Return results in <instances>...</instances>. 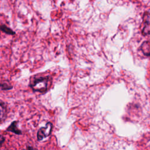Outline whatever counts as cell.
<instances>
[{
    "label": "cell",
    "mask_w": 150,
    "mask_h": 150,
    "mask_svg": "<svg viewBox=\"0 0 150 150\" xmlns=\"http://www.w3.org/2000/svg\"><path fill=\"white\" fill-rule=\"evenodd\" d=\"M50 79L48 76L31 77L29 86L34 91L44 93L47 91L50 83Z\"/></svg>",
    "instance_id": "obj_1"
},
{
    "label": "cell",
    "mask_w": 150,
    "mask_h": 150,
    "mask_svg": "<svg viewBox=\"0 0 150 150\" xmlns=\"http://www.w3.org/2000/svg\"><path fill=\"white\" fill-rule=\"evenodd\" d=\"M17 121H13L11 125L7 128L6 131H10L12 132L15 134L17 135H21L22 134V131L17 127Z\"/></svg>",
    "instance_id": "obj_3"
},
{
    "label": "cell",
    "mask_w": 150,
    "mask_h": 150,
    "mask_svg": "<svg viewBox=\"0 0 150 150\" xmlns=\"http://www.w3.org/2000/svg\"><path fill=\"white\" fill-rule=\"evenodd\" d=\"M142 34L144 35L150 34V23H145V25L142 29Z\"/></svg>",
    "instance_id": "obj_6"
},
{
    "label": "cell",
    "mask_w": 150,
    "mask_h": 150,
    "mask_svg": "<svg viewBox=\"0 0 150 150\" xmlns=\"http://www.w3.org/2000/svg\"><path fill=\"white\" fill-rule=\"evenodd\" d=\"M141 49L142 52L148 55L150 54V43L149 42H145L141 46Z\"/></svg>",
    "instance_id": "obj_4"
},
{
    "label": "cell",
    "mask_w": 150,
    "mask_h": 150,
    "mask_svg": "<svg viewBox=\"0 0 150 150\" xmlns=\"http://www.w3.org/2000/svg\"><path fill=\"white\" fill-rule=\"evenodd\" d=\"M53 125L51 122L46 123V125L43 127L40 128L37 132V139L38 141H41L43 138L49 136L52 130Z\"/></svg>",
    "instance_id": "obj_2"
},
{
    "label": "cell",
    "mask_w": 150,
    "mask_h": 150,
    "mask_svg": "<svg viewBox=\"0 0 150 150\" xmlns=\"http://www.w3.org/2000/svg\"><path fill=\"white\" fill-rule=\"evenodd\" d=\"M0 29L2 30V31L5 32V33H8V34H11V35H13L15 33V32H13L11 29H9L8 28H7L6 26L5 25H3V26H0Z\"/></svg>",
    "instance_id": "obj_7"
},
{
    "label": "cell",
    "mask_w": 150,
    "mask_h": 150,
    "mask_svg": "<svg viewBox=\"0 0 150 150\" xmlns=\"http://www.w3.org/2000/svg\"><path fill=\"white\" fill-rule=\"evenodd\" d=\"M6 109L4 105L0 103V121L4 120L6 117Z\"/></svg>",
    "instance_id": "obj_5"
},
{
    "label": "cell",
    "mask_w": 150,
    "mask_h": 150,
    "mask_svg": "<svg viewBox=\"0 0 150 150\" xmlns=\"http://www.w3.org/2000/svg\"><path fill=\"white\" fill-rule=\"evenodd\" d=\"M5 141V138L3 135H0V146L3 144V142Z\"/></svg>",
    "instance_id": "obj_8"
}]
</instances>
